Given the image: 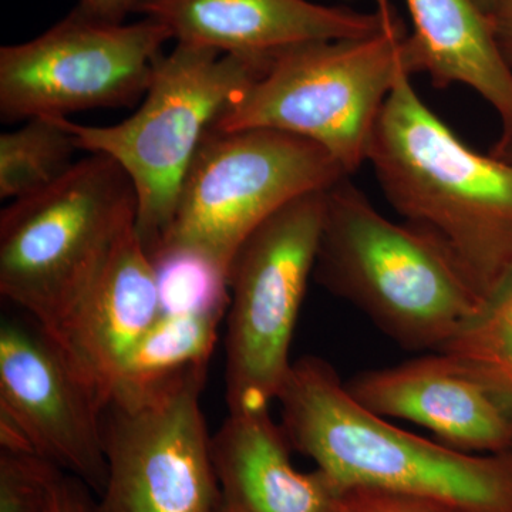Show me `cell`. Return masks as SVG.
Listing matches in <instances>:
<instances>
[{
  "label": "cell",
  "mask_w": 512,
  "mask_h": 512,
  "mask_svg": "<svg viewBox=\"0 0 512 512\" xmlns=\"http://www.w3.org/2000/svg\"><path fill=\"white\" fill-rule=\"evenodd\" d=\"M403 70L370 143L384 197L446 249L487 302L512 278V163L467 146Z\"/></svg>",
  "instance_id": "cell-1"
},
{
  "label": "cell",
  "mask_w": 512,
  "mask_h": 512,
  "mask_svg": "<svg viewBox=\"0 0 512 512\" xmlns=\"http://www.w3.org/2000/svg\"><path fill=\"white\" fill-rule=\"evenodd\" d=\"M276 400L292 448L343 488L409 495L454 512H512V451L474 456L399 429L360 406L320 357L293 362Z\"/></svg>",
  "instance_id": "cell-2"
},
{
  "label": "cell",
  "mask_w": 512,
  "mask_h": 512,
  "mask_svg": "<svg viewBox=\"0 0 512 512\" xmlns=\"http://www.w3.org/2000/svg\"><path fill=\"white\" fill-rule=\"evenodd\" d=\"M313 276L410 350L439 352L485 306L439 242L387 220L349 177L325 192Z\"/></svg>",
  "instance_id": "cell-3"
},
{
  "label": "cell",
  "mask_w": 512,
  "mask_h": 512,
  "mask_svg": "<svg viewBox=\"0 0 512 512\" xmlns=\"http://www.w3.org/2000/svg\"><path fill=\"white\" fill-rule=\"evenodd\" d=\"M136 190L113 158L90 154L0 214V293L56 345L137 220Z\"/></svg>",
  "instance_id": "cell-4"
},
{
  "label": "cell",
  "mask_w": 512,
  "mask_h": 512,
  "mask_svg": "<svg viewBox=\"0 0 512 512\" xmlns=\"http://www.w3.org/2000/svg\"><path fill=\"white\" fill-rule=\"evenodd\" d=\"M379 28L353 39L316 40L271 57L264 73L215 130L269 128L308 138L346 174L367 163L370 143L397 76L406 70L404 20L393 0H375Z\"/></svg>",
  "instance_id": "cell-5"
},
{
  "label": "cell",
  "mask_w": 512,
  "mask_h": 512,
  "mask_svg": "<svg viewBox=\"0 0 512 512\" xmlns=\"http://www.w3.org/2000/svg\"><path fill=\"white\" fill-rule=\"evenodd\" d=\"M271 59L183 45L158 59L140 109L113 126L63 119L79 150L113 158L136 190V231L148 254L164 237L192 161L222 114Z\"/></svg>",
  "instance_id": "cell-6"
},
{
  "label": "cell",
  "mask_w": 512,
  "mask_h": 512,
  "mask_svg": "<svg viewBox=\"0 0 512 512\" xmlns=\"http://www.w3.org/2000/svg\"><path fill=\"white\" fill-rule=\"evenodd\" d=\"M345 177L338 160L308 138L269 128H212L156 249H200L229 272L239 247L262 222L296 198L329 190Z\"/></svg>",
  "instance_id": "cell-7"
},
{
  "label": "cell",
  "mask_w": 512,
  "mask_h": 512,
  "mask_svg": "<svg viewBox=\"0 0 512 512\" xmlns=\"http://www.w3.org/2000/svg\"><path fill=\"white\" fill-rule=\"evenodd\" d=\"M325 191L302 195L252 232L229 266L225 386L229 412L271 409L315 271Z\"/></svg>",
  "instance_id": "cell-8"
},
{
  "label": "cell",
  "mask_w": 512,
  "mask_h": 512,
  "mask_svg": "<svg viewBox=\"0 0 512 512\" xmlns=\"http://www.w3.org/2000/svg\"><path fill=\"white\" fill-rule=\"evenodd\" d=\"M208 366L116 387L101 413L107 477L97 512H214L218 481L201 409Z\"/></svg>",
  "instance_id": "cell-9"
},
{
  "label": "cell",
  "mask_w": 512,
  "mask_h": 512,
  "mask_svg": "<svg viewBox=\"0 0 512 512\" xmlns=\"http://www.w3.org/2000/svg\"><path fill=\"white\" fill-rule=\"evenodd\" d=\"M168 40L156 19L107 22L77 6L36 39L0 49V117L69 119L130 106L146 94Z\"/></svg>",
  "instance_id": "cell-10"
},
{
  "label": "cell",
  "mask_w": 512,
  "mask_h": 512,
  "mask_svg": "<svg viewBox=\"0 0 512 512\" xmlns=\"http://www.w3.org/2000/svg\"><path fill=\"white\" fill-rule=\"evenodd\" d=\"M101 413L96 394L32 319L2 320L0 421L97 495L107 477Z\"/></svg>",
  "instance_id": "cell-11"
},
{
  "label": "cell",
  "mask_w": 512,
  "mask_h": 512,
  "mask_svg": "<svg viewBox=\"0 0 512 512\" xmlns=\"http://www.w3.org/2000/svg\"><path fill=\"white\" fill-rule=\"evenodd\" d=\"M346 389L376 416L403 419L464 453L512 451V413L484 380L446 352L353 377Z\"/></svg>",
  "instance_id": "cell-12"
},
{
  "label": "cell",
  "mask_w": 512,
  "mask_h": 512,
  "mask_svg": "<svg viewBox=\"0 0 512 512\" xmlns=\"http://www.w3.org/2000/svg\"><path fill=\"white\" fill-rule=\"evenodd\" d=\"M137 12L163 23L177 43L252 59L316 40L370 35L380 23L376 9L308 0H143Z\"/></svg>",
  "instance_id": "cell-13"
},
{
  "label": "cell",
  "mask_w": 512,
  "mask_h": 512,
  "mask_svg": "<svg viewBox=\"0 0 512 512\" xmlns=\"http://www.w3.org/2000/svg\"><path fill=\"white\" fill-rule=\"evenodd\" d=\"M160 316L153 262L134 225L124 232L57 345L103 409L127 357Z\"/></svg>",
  "instance_id": "cell-14"
},
{
  "label": "cell",
  "mask_w": 512,
  "mask_h": 512,
  "mask_svg": "<svg viewBox=\"0 0 512 512\" xmlns=\"http://www.w3.org/2000/svg\"><path fill=\"white\" fill-rule=\"evenodd\" d=\"M269 410L229 412L212 436L214 512H343L346 488L319 468L296 470L291 443Z\"/></svg>",
  "instance_id": "cell-15"
},
{
  "label": "cell",
  "mask_w": 512,
  "mask_h": 512,
  "mask_svg": "<svg viewBox=\"0 0 512 512\" xmlns=\"http://www.w3.org/2000/svg\"><path fill=\"white\" fill-rule=\"evenodd\" d=\"M413 30L404 43L409 73H424L437 89L470 87L497 113L501 136L512 140V67L495 40L490 16L474 0H404Z\"/></svg>",
  "instance_id": "cell-16"
},
{
  "label": "cell",
  "mask_w": 512,
  "mask_h": 512,
  "mask_svg": "<svg viewBox=\"0 0 512 512\" xmlns=\"http://www.w3.org/2000/svg\"><path fill=\"white\" fill-rule=\"evenodd\" d=\"M222 319L160 316L127 357L116 387L148 386L195 367L210 366Z\"/></svg>",
  "instance_id": "cell-17"
},
{
  "label": "cell",
  "mask_w": 512,
  "mask_h": 512,
  "mask_svg": "<svg viewBox=\"0 0 512 512\" xmlns=\"http://www.w3.org/2000/svg\"><path fill=\"white\" fill-rule=\"evenodd\" d=\"M79 150L63 117H33L0 136V198L15 201L45 190L73 167Z\"/></svg>",
  "instance_id": "cell-18"
},
{
  "label": "cell",
  "mask_w": 512,
  "mask_h": 512,
  "mask_svg": "<svg viewBox=\"0 0 512 512\" xmlns=\"http://www.w3.org/2000/svg\"><path fill=\"white\" fill-rule=\"evenodd\" d=\"M161 316H222L229 306L228 269L191 247H163L153 252Z\"/></svg>",
  "instance_id": "cell-19"
},
{
  "label": "cell",
  "mask_w": 512,
  "mask_h": 512,
  "mask_svg": "<svg viewBox=\"0 0 512 512\" xmlns=\"http://www.w3.org/2000/svg\"><path fill=\"white\" fill-rule=\"evenodd\" d=\"M439 352L473 370L512 413V278Z\"/></svg>",
  "instance_id": "cell-20"
},
{
  "label": "cell",
  "mask_w": 512,
  "mask_h": 512,
  "mask_svg": "<svg viewBox=\"0 0 512 512\" xmlns=\"http://www.w3.org/2000/svg\"><path fill=\"white\" fill-rule=\"evenodd\" d=\"M62 468L32 453L0 450V512H47Z\"/></svg>",
  "instance_id": "cell-21"
},
{
  "label": "cell",
  "mask_w": 512,
  "mask_h": 512,
  "mask_svg": "<svg viewBox=\"0 0 512 512\" xmlns=\"http://www.w3.org/2000/svg\"><path fill=\"white\" fill-rule=\"evenodd\" d=\"M343 512H454L434 501L387 493L366 487H348Z\"/></svg>",
  "instance_id": "cell-22"
},
{
  "label": "cell",
  "mask_w": 512,
  "mask_h": 512,
  "mask_svg": "<svg viewBox=\"0 0 512 512\" xmlns=\"http://www.w3.org/2000/svg\"><path fill=\"white\" fill-rule=\"evenodd\" d=\"M47 512H97V500L82 480L66 473Z\"/></svg>",
  "instance_id": "cell-23"
},
{
  "label": "cell",
  "mask_w": 512,
  "mask_h": 512,
  "mask_svg": "<svg viewBox=\"0 0 512 512\" xmlns=\"http://www.w3.org/2000/svg\"><path fill=\"white\" fill-rule=\"evenodd\" d=\"M495 40L512 67V0H497L490 15Z\"/></svg>",
  "instance_id": "cell-24"
},
{
  "label": "cell",
  "mask_w": 512,
  "mask_h": 512,
  "mask_svg": "<svg viewBox=\"0 0 512 512\" xmlns=\"http://www.w3.org/2000/svg\"><path fill=\"white\" fill-rule=\"evenodd\" d=\"M143 0H80V8L107 22L123 23L127 15L137 12Z\"/></svg>",
  "instance_id": "cell-25"
},
{
  "label": "cell",
  "mask_w": 512,
  "mask_h": 512,
  "mask_svg": "<svg viewBox=\"0 0 512 512\" xmlns=\"http://www.w3.org/2000/svg\"><path fill=\"white\" fill-rule=\"evenodd\" d=\"M490 154H493L495 157L504 158V160L511 161L512 163V140L503 147L491 148Z\"/></svg>",
  "instance_id": "cell-26"
},
{
  "label": "cell",
  "mask_w": 512,
  "mask_h": 512,
  "mask_svg": "<svg viewBox=\"0 0 512 512\" xmlns=\"http://www.w3.org/2000/svg\"><path fill=\"white\" fill-rule=\"evenodd\" d=\"M474 2H476L478 8L487 13V15H490L491 10L494 9L495 3H497V0H474Z\"/></svg>",
  "instance_id": "cell-27"
}]
</instances>
